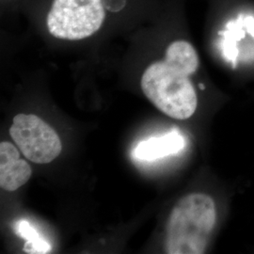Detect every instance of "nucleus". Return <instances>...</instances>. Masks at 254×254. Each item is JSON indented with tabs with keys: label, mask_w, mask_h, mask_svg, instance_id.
Segmentation results:
<instances>
[{
	"label": "nucleus",
	"mask_w": 254,
	"mask_h": 254,
	"mask_svg": "<svg viewBox=\"0 0 254 254\" xmlns=\"http://www.w3.org/2000/svg\"><path fill=\"white\" fill-rule=\"evenodd\" d=\"M32 174L31 167L20 158L17 148L10 142L0 143V187L15 191L27 184Z\"/></svg>",
	"instance_id": "obj_6"
},
{
	"label": "nucleus",
	"mask_w": 254,
	"mask_h": 254,
	"mask_svg": "<svg viewBox=\"0 0 254 254\" xmlns=\"http://www.w3.org/2000/svg\"><path fill=\"white\" fill-rule=\"evenodd\" d=\"M214 43L233 70L254 64V0H217Z\"/></svg>",
	"instance_id": "obj_3"
},
{
	"label": "nucleus",
	"mask_w": 254,
	"mask_h": 254,
	"mask_svg": "<svg viewBox=\"0 0 254 254\" xmlns=\"http://www.w3.org/2000/svg\"><path fill=\"white\" fill-rule=\"evenodd\" d=\"M105 19L102 0H53L46 26L57 39L79 41L96 33Z\"/></svg>",
	"instance_id": "obj_4"
},
{
	"label": "nucleus",
	"mask_w": 254,
	"mask_h": 254,
	"mask_svg": "<svg viewBox=\"0 0 254 254\" xmlns=\"http://www.w3.org/2000/svg\"><path fill=\"white\" fill-rule=\"evenodd\" d=\"M9 135L19 150L34 163H50L63 150L61 138L54 129L36 115H16Z\"/></svg>",
	"instance_id": "obj_5"
},
{
	"label": "nucleus",
	"mask_w": 254,
	"mask_h": 254,
	"mask_svg": "<svg viewBox=\"0 0 254 254\" xmlns=\"http://www.w3.org/2000/svg\"><path fill=\"white\" fill-rule=\"evenodd\" d=\"M14 229L16 234L26 240L24 251L27 254H45L51 252L50 244L27 220L18 221Z\"/></svg>",
	"instance_id": "obj_8"
},
{
	"label": "nucleus",
	"mask_w": 254,
	"mask_h": 254,
	"mask_svg": "<svg viewBox=\"0 0 254 254\" xmlns=\"http://www.w3.org/2000/svg\"><path fill=\"white\" fill-rule=\"evenodd\" d=\"M217 223L214 200L203 193L183 197L173 207L166 229V253L201 254L205 253Z\"/></svg>",
	"instance_id": "obj_2"
},
{
	"label": "nucleus",
	"mask_w": 254,
	"mask_h": 254,
	"mask_svg": "<svg viewBox=\"0 0 254 254\" xmlns=\"http://www.w3.org/2000/svg\"><path fill=\"white\" fill-rule=\"evenodd\" d=\"M200 68V57L190 41L178 38L166 47L164 58L146 68L140 87L146 97L166 115L187 120L195 113L198 95L192 76Z\"/></svg>",
	"instance_id": "obj_1"
},
{
	"label": "nucleus",
	"mask_w": 254,
	"mask_h": 254,
	"mask_svg": "<svg viewBox=\"0 0 254 254\" xmlns=\"http://www.w3.org/2000/svg\"><path fill=\"white\" fill-rule=\"evenodd\" d=\"M187 145L186 138L174 129L164 135L152 136L140 141L134 149V156L140 161H154L180 153Z\"/></svg>",
	"instance_id": "obj_7"
}]
</instances>
